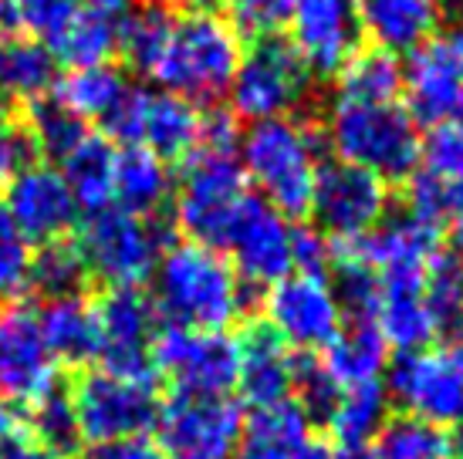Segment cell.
Returning <instances> with one entry per match:
<instances>
[{"mask_svg": "<svg viewBox=\"0 0 463 459\" xmlns=\"http://www.w3.org/2000/svg\"><path fill=\"white\" fill-rule=\"evenodd\" d=\"M453 4H457V7H463V0H453Z\"/></svg>", "mask_w": 463, "mask_h": 459, "instance_id": "94428289", "label": "cell"}, {"mask_svg": "<svg viewBox=\"0 0 463 459\" xmlns=\"http://www.w3.org/2000/svg\"><path fill=\"white\" fill-rule=\"evenodd\" d=\"M291 48L311 75H335L359 52L355 0H298L291 14Z\"/></svg>", "mask_w": 463, "mask_h": 459, "instance_id": "ffe728a7", "label": "cell"}, {"mask_svg": "<svg viewBox=\"0 0 463 459\" xmlns=\"http://www.w3.org/2000/svg\"><path fill=\"white\" fill-rule=\"evenodd\" d=\"M85 136H89L85 122H78L75 115L65 112L52 95L41 102H31V108H27L24 139L31 145V153H38L52 166H58Z\"/></svg>", "mask_w": 463, "mask_h": 459, "instance_id": "e575fe53", "label": "cell"}, {"mask_svg": "<svg viewBox=\"0 0 463 459\" xmlns=\"http://www.w3.org/2000/svg\"><path fill=\"white\" fill-rule=\"evenodd\" d=\"M247 196L250 190H247L244 169L237 163V153L196 149L183 163L180 186L173 196V213L190 243L223 250L227 230Z\"/></svg>", "mask_w": 463, "mask_h": 459, "instance_id": "5b68a950", "label": "cell"}, {"mask_svg": "<svg viewBox=\"0 0 463 459\" xmlns=\"http://www.w3.org/2000/svg\"><path fill=\"white\" fill-rule=\"evenodd\" d=\"M355 21L373 48L410 54L439 34L443 0H355Z\"/></svg>", "mask_w": 463, "mask_h": 459, "instance_id": "7402d4cb", "label": "cell"}, {"mask_svg": "<svg viewBox=\"0 0 463 459\" xmlns=\"http://www.w3.org/2000/svg\"><path fill=\"white\" fill-rule=\"evenodd\" d=\"M126 95H129V85L112 64L75 68L65 78H58L52 89L54 102L75 115L78 122H105L122 105Z\"/></svg>", "mask_w": 463, "mask_h": 459, "instance_id": "4dcf8cb0", "label": "cell"}, {"mask_svg": "<svg viewBox=\"0 0 463 459\" xmlns=\"http://www.w3.org/2000/svg\"><path fill=\"white\" fill-rule=\"evenodd\" d=\"M453 233V243H457V254H463V179L447 186V220H443Z\"/></svg>", "mask_w": 463, "mask_h": 459, "instance_id": "681fc988", "label": "cell"}, {"mask_svg": "<svg viewBox=\"0 0 463 459\" xmlns=\"http://www.w3.org/2000/svg\"><path fill=\"white\" fill-rule=\"evenodd\" d=\"M318 369L335 389H352V385L379 382V375L389 365V344L373 321L352 318L342 324V332L335 334L332 344H325L318 351Z\"/></svg>", "mask_w": 463, "mask_h": 459, "instance_id": "cb8c5ba5", "label": "cell"}, {"mask_svg": "<svg viewBox=\"0 0 463 459\" xmlns=\"http://www.w3.org/2000/svg\"><path fill=\"white\" fill-rule=\"evenodd\" d=\"M244 58V41L227 17L196 11L176 17L166 52L153 71L163 91L183 95L190 102H217L231 91L237 64Z\"/></svg>", "mask_w": 463, "mask_h": 459, "instance_id": "277c9868", "label": "cell"}, {"mask_svg": "<svg viewBox=\"0 0 463 459\" xmlns=\"http://www.w3.org/2000/svg\"><path fill=\"white\" fill-rule=\"evenodd\" d=\"M457 456H463V439L457 443Z\"/></svg>", "mask_w": 463, "mask_h": 459, "instance_id": "91938a15", "label": "cell"}, {"mask_svg": "<svg viewBox=\"0 0 463 459\" xmlns=\"http://www.w3.org/2000/svg\"><path fill=\"white\" fill-rule=\"evenodd\" d=\"M402 95V64L396 54L365 48L355 52L335 71V98L342 102H399Z\"/></svg>", "mask_w": 463, "mask_h": 459, "instance_id": "1f68e13d", "label": "cell"}, {"mask_svg": "<svg viewBox=\"0 0 463 459\" xmlns=\"http://www.w3.org/2000/svg\"><path fill=\"white\" fill-rule=\"evenodd\" d=\"M325 145L338 163L375 173L386 183L420 169V128L402 102H342L335 98L325 122Z\"/></svg>", "mask_w": 463, "mask_h": 459, "instance_id": "3957f363", "label": "cell"}, {"mask_svg": "<svg viewBox=\"0 0 463 459\" xmlns=\"http://www.w3.org/2000/svg\"><path fill=\"white\" fill-rule=\"evenodd\" d=\"M166 4L180 7V11H186V14H196V11H210L213 0H166Z\"/></svg>", "mask_w": 463, "mask_h": 459, "instance_id": "db71d44e", "label": "cell"}, {"mask_svg": "<svg viewBox=\"0 0 463 459\" xmlns=\"http://www.w3.org/2000/svg\"><path fill=\"white\" fill-rule=\"evenodd\" d=\"M4 217L24 233V240L58 243L78 223V203L68 190L61 169L52 163H27L21 173H14L4 186Z\"/></svg>", "mask_w": 463, "mask_h": 459, "instance_id": "e0dca14e", "label": "cell"}, {"mask_svg": "<svg viewBox=\"0 0 463 459\" xmlns=\"http://www.w3.org/2000/svg\"><path fill=\"white\" fill-rule=\"evenodd\" d=\"M85 281V264L71 240L44 243V250L34 254V270H31V287L44 291V297H65V294H81Z\"/></svg>", "mask_w": 463, "mask_h": 459, "instance_id": "8d00e7d4", "label": "cell"}, {"mask_svg": "<svg viewBox=\"0 0 463 459\" xmlns=\"http://www.w3.org/2000/svg\"><path fill=\"white\" fill-rule=\"evenodd\" d=\"M95 321H99V361H102V369L153 379L149 344H153V334L159 332L153 301L136 287L105 291L95 301Z\"/></svg>", "mask_w": 463, "mask_h": 459, "instance_id": "d6986e66", "label": "cell"}, {"mask_svg": "<svg viewBox=\"0 0 463 459\" xmlns=\"http://www.w3.org/2000/svg\"><path fill=\"white\" fill-rule=\"evenodd\" d=\"M386 396L402 408L439 429L463 426V369L447 348L406 351L389 365Z\"/></svg>", "mask_w": 463, "mask_h": 459, "instance_id": "5bb4252c", "label": "cell"}, {"mask_svg": "<svg viewBox=\"0 0 463 459\" xmlns=\"http://www.w3.org/2000/svg\"><path fill=\"white\" fill-rule=\"evenodd\" d=\"M237 163L247 186L258 190V200L274 206L281 217L301 220L322 169V136L295 115L250 122L247 132H241Z\"/></svg>", "mask_w": 463, "mask_h": 459, "instance_id": "7a4b0ae2", "label": "cell"}, {"mask_svg": "<svg viewBox=\"0 0 463 459\" xmlns=\"http://www.w3.org/2000/svg\"><path fill=\"white\" fill-rule=\"evenodd\" d=\"M78 0H11L14 27H24L27 38L48 41L78 11Z\"/></svg>", "mask_w": 463, "mask_h": 459, "instance_id": "b9f144b4", "label": "cell"}, {"mask_svg": "<svg viewBox=\"0 0 463 459\" xmlns=\"http://www.w3.org/2000/svg\"><path fill=\"white\" fill-rule=\"evenodd\" d=\"M159 449L166 459H233L244 412L227 396H183L173 392L156 412Z\"/></svg>", "mask_w": 463, "mask_h": 459, "instance_id": "7c38bea8", "label": "cell"}, {"mask_svg": "<svg viewBox=\"0 0 463 459\" xmlns=\"http://www.w3.org/2000/svg\"><path fill=\"white\" fill-rule=\"evenodd\" d=\"M58 389L52 358L34 307L11 301L0 311V398L7 406H34Z\"/></svg>", "mask_w": 463, "mask_h": 459, "instance_id": "2e32d148", "label": "cell"}, {"mask_svg": "<svg viewBox=\"0 0 463 459\" xmlns=\"http://www.w3.org/2000/svg\"><path fill=\"white\" fill-rule=\"evenodd\" d=\"M75 408L78 436L91 446H109L118 439L146 436L156 426L159 398L149 375L91 369L68 392Z\"/></svg>", "mask_w": 463, "mask_h": 459, "instance_id": "52a82bcc", "label": "cell"}, {"mask_svg": "<svg viewBox=\"0 0 463 459\" xmlns=\"http://www.w3.org/2000/svg\"><path fill=\"white\" fill-rule=\"evenodd\" d=\"M237 338L227 332H194L166 324L149 344L153 371H159L173 392L183 396H227L237 389Z\"/></svg>", "mask_w": 463, "mask_h": 459, "instance_id": "30bf717a", "label": "cell"}, {"mask_svg": "<svg viewBox=\"0 0 463 459\" xmlns=\"http://www.w3.org/2000/svg\"><path fill=\"white\" fill-rule=\"evenodd\" d=\"M402 213L412 220H423L430 227H443V220H447V186L423 169H416L406 179V210Z\"/></svg>", "mask_w": 463, "mask_h": 459, "instance_id": "7bdbcfd3", "label": "cell"}, {"mask_svg": "<svg viewBox=\"0 0 463 459\" xmlns=\"http://www.w3.org/2000/svg\"><path fill=\"white\" fill-rule=\"evenodd\" d=\"M85 11H95V14H105V17H116L118 14H129L136 7V0H78Z\"/></svg>", "mask_w": 463, "mask_h": 459, "instance_id": "f907efd6", "label": "cell"}, {"mask_svg": "<svg viewBox=\"0 0 463 459\" xmlns=\"http://www.w3.org/2000/svg\"><path fill=\"white\" fill-rule=\"evenodd\" d=\"M237 351H241L237 389H241L244 402L264 408L295 396L301 355L295 348H288L268 324H250L244 338H237Z\"/></svg>", "mask_w": 463, "mask_h": 459, "instance_id": "44dd1931", "label": "cell"}, {"mask_svg": "<svg viewBox=\"0 0 463 459\" xmlns=\"http://www.w3.org/2000/svg\"><path fill=\"white\" fill-rule=\"evenodd\" d=\"M308 213L328 240H359L389 217V183L348 163H322Z\"/></svg>", "mask_w": 463, "mask_h": 459, "instance_id": "4fadbf2b", "label": "cell"}, {"mask_svg": "<svg viewBox=\"0 0 463 459\" xmlns=\"http://www.w3.org/2000/svg\"><path fill=\"white\" fill-rule=\"evenodd\" d=\"M21 433V419H17V408L7 406L4 398H0V443H7L11 436Z\"/></svg>", "mask_w": 463, "mask_h": 459, "instance_id": "816d5d0a", "label": "cell"}, {"mask_svg": "<svg viewBox=\"0 0 463 459\" xmlns=\"http://www.w3.org/2000/svg\"><path fill=\"white\" fill-rule=\"evenodd\" d=\"M116 142L102 132H89L75 149L58 163L68 190L75 196L81 213H99L112 206V183H116Z\"/></svg>", "mask_w": 463, "mask_h": 459, "instance_id": "4316f807", "label": "cell"}, {"mask_svg": "<svg viewBox=\"0 0 463 459\" xmlns=\"http://www.w3.org/2000/svg\"><path fill=\"white\" fill-rule=\"evenodd\" d=\"M105 139L118 145H142L159 159H186L200 145V105L173 91L129 89L116 112L102 122Z\"/></svg>", "mask_w": 463, "mask_h": 459, "instance_id": "9c48e42d", "label": "cell"}, {"mask_svg": "<svg viewBox=\"0 0 463 459\" xmlns=\"http://www.w3.org/2000/svg\"><path fill=\"white\" fill-rule=\"evenodd\" d=\"M426 307L437 321L439 334L463 332V254L439 250L426 270Z\"/></svg>", "mask_w": 463, "mask_h": 459, "instance_id": "d590c367", "label": "cell"}, {"mask_svg": "<svg viewBox=\"0 0 463 459\" xmlns=\"http://www.w3.org/2000/svg\"><path fill=\"white\" fill-rule=\"evenodd\" d=\"M375 456L379 459H460L457 439L450 429H439L433 422L416 416H392L383 422L375 436Z\"/></svg>", "mask_w": 463, "mask_h": 459, "instance_id": "836d02e7", "label": "cell"}, {"mask_svg": "<svg viewBox=\"0 0 463 459\" xmlns=\"http://www.w3.org/2000/svg\"><path fill=\"white\" fill-rule=\"evenodd\" d=\"M402 95L416 122L439 126L463 102V24L437 34L402 64Z\"/></svg>", "mask_w": 463, "mask_h": 459, "instance_id": "ac0fdd59", "label": "cell"}, {"mask_svg": "<svg viewBox=\"0 0 463 459\" xmlns=\"http://www.w3.org/2000/svg\"><path fill=\"white\" fill-rule=\"evenodd\" d=\"M311 85L308 64L298 58L288 41L268 38L244 52L231 81V105L237 118L268 122L284 118L305 102Z\"/></svg>", "mask_w": 463, "mask_h": 459, "instance_id": "8fae6325", "label": "cell"}, {"mask_svg": "<svg viewBox=\"0 0 463 459\" xmlns=\"http://www.w3.org/2000/svg\"><path fill=\"white\" fill-rule=\"evenodd\" d=\"M305 459H335V453H332V446H328V443L315 439V446L305 453Z\"/></svg>", "mask_w": 463, "mask_h": 459, "instance_id": "9f6ffc18", "label": "cell"}, {"mask_svg": "<svg viewBox=\"0 0 463 459\" xmlns=\"http://www.w3.org/2000/svg\"><path fill=\"white\" fill-rule=\"evenodd\" d=\"M31 436H34L38 443H44V446L58 449L61 456H68V453L81 443L75 408H71L68 392H61V385H58L54 392H48L41 402L31 406Z\"/></svg>", "mask_w": 463, "mask_h": 459, "instance_id": "74e56055", "label": "cell"}, {"mask_svg": "<svg viewBox=\"0 0 463 459\" xmlns=\"http://www.w3.org/2000/svg\"><path fill=\"white\" fill-rule=\"evenodd\" d=\"M389 396L383 382L352 385V389H338L332 406L325 408V433L338 449H362L369 446L383 422H386Z\"/></svg>", "mask_w": 463, "mask_h": 459, "instance_id": "83f0119b", "label": "cell"}, {"mask_svg": "<svg viewBox=\"0 0 463 459\" xmlns=\"http://www.w3.org/2000/svg\"><path fill=\"white\" fill-rule=\"evenodd\" d=\"M264 324L298 355H311L342 332L345 307L328 274L291 270L264 294Z\"/></svg>", "mask_w": 463, "mask_h": 459, "instance_id": "ba28073f", "label": "cell"}, {"mask_svg": "<svg viewBox=\"0 0 463 459\" xmlns=\"http://www.w3.org/2000/svg\"><path fill=\"white\" fill-rule=\"evenodd\" d=\"M173 196L169 163L142 145H122L116 155V183H112V206L153 220Z\"/></svg>", "mask_w": 463, "mask_h": 459, "instance_id": "484cf974", "label": "cell"}, {"mask_svg": "<svg viewBox=\"0 0 463 459\" xmlns=\"http://www.w3.org/2000/svg\"><path fill=\"white\" fill-rule=\"evenodd\" d=\"M176 24V17L169 14L163 4H142L132 7L122 21H118V54H126V61L139 71V75L153 78L156 64L166 52L169 31Z\"/></svg>", "mask_w": 463, "mask_h": 459, "instance_id": "d6a6232c", "label": "cell"}, {"mask_svg": "<svg viewBox=\"0 0 463 459\" xmlns=\"http://www.w3.org/2000/svg\"><path fill=\"white\" fill-rule=\"evenodd\" d=\"M447 351L453 355V361L463 369V332H457V334H450V344H447Z\"/></svg>", "mask_w": 463, "mask_h": 459, "instance_id": "6f0895ef", "label": "cell"}, {"mask_svg": "<svg viewBox=\"0 0 463 459\" xmlns=\"http://www.w3.org/2000/svg\"><path fill=\"white\" fill-rule=\"evenodd\" d=\"M335 459H379V456H375V449L362 446V449H342V453H335Z\"/></svg>", "mask_w": 463, "mask_h": 459, "instance_id": "11a10c76", "label": "cell"}, {"mask_svg": "<svg viewBox=\"0 0 463 459\" xmlns=\"http://www.w3.org/2000/svg\"><path fill=\"white\" fill-rule=\"evenodd\" d=\"M156 314L194 332H227L247 307L244 281L231 260L203 243H173L153 274Z\"/></svg>", "mask_w": 463, "mask_h": 459, "instance_id": "6da1fadb", "label": "cell"}, {"mask_svg": "<svg viewBox=\"0 0 463 459\" xmlns=\"http://www.w3.org/2000/svg\"><path fill=\"white\" fill-rule=\"evenodd\" d=\"M91 459H166L159 443H153L149 436H132V439H118L109 446H95Z\"/></svg>", "mask_w": 463, "mask_h": 459, "instance_id": "7dc6e473", "label": "cell"}, {"mask_svg": "<svg viewBox=\"0 0 463 459\" xmlns=\"http://www.w3.org/2000/svg\"><path fill=\"white\" fill-rule=\"evenodd\" d=\"M423 173L439 179L443 186H453L463 179V126L460 122H439L430 128L420 149Z\"/></svg>", "mask_w": 463, "mask_h": 459, "instance_id": "60d3db41", "label": "cell"}, {"mask_svg": "<svg viewBox=\"0 0 463 459\" xmlns=\"http://www.w3.org/2000/svg\"><path fill=\"white\" fill-rule=\"evenodd\" d=\"M223 250L241 281L270 287L295 270V227L250 192L227 230Z\"/></svg>", "mask_w": 463, "mask_h": 459, "instance_id": "9a60e30c", "label": "cell"}, {"mask_svg": "<svg viewBox=\"0 0 463 459\" xmlns=\"http://www.w3.org/2000/svg\"><path fill=\"white\" fill-rule=\"evenodd\" d=\"M14 31V14H11V0H0V41L11 38Z\"/></svg>", "mask_w": 463, "mask_h": 459, "instance_id": "f5cc1de1", "label": "cell"}, {"mask_svg": "<svg viewBox=\"0 0 463 459\" xmlns=\"http://www.w3.org/2000/svg\"><path fill=\"white\" fill-rule=\"evenodd\" d=\"M241 145V128H237V115L213 108L203 112V128H200V145L206 153H237Z\"/></svg>", "mask_w": 463, "mask_h": 459, "instance_id": "ee69618b", "label": "cell"}, {"mask_svg": "<svg viewBox=\"0 0 463 459\" xmlns=\"http://www.w3.org/2000/svg\"><path fill=\"white\" fill-rule=\"evenodd\" d=\"M0 459H65L58 449L38 443L31 433H17L7 443H0Z\"/></svg>", "mask_w": 463, "mask_h": 459, "instance_id": "c3c4849f", "label": "cell"}, {"mask_svg": "<svg viewBox=\"0 0 463 459\" xmlns=\"http://www.w3.org/2000/svg\"><path fill=\"white\" fill-rule=\"evenodd\" d=\"M0 126H7V98L0 95Z\"/></svg>", "mask_w": 463, "mask_h": 459, "instance_id": "680465c9", "label": "cell"}, {"mask_svg": "<svg viewBox=\"0 0 463 459\" xmlns=\"http://www.w3.org/2000/svg\"><path fill=\"white\" fill-rule=\"evenodd\" d=\"M78 254L85 264V274L99 277L109 291H139L146 281H153L156 264L166 250V243L153 227V220L126 213L118 206L99 210L78 230Z\"/></svg>", "mask_w": 463, "mask_h": 459, "instance_id": "8992f818", "label": "cell"}, {"mask_svg": "<svg viewBox=\"0 0 463 459\" xmlns=\"http://www.w3.org/2000/svg\"><path fill=\"white\" fill-rule=\"evenodd\" d=\"M332 264V240L318 227H295V270L328 274Z\"/></svg>", "mask_w": 463, "mask_h": 459, "instance_id": "f6af8a7d", "label": "cell"}, {"mask_svg": "<svg viewBox=\"0 0 463 459\" xmlns=\"http://www.w3.org/2000/svg\"><path fill=\"white\" fill-rule=\"evenodd\" d=\"M58 81V61L52 58L48 44L34 38L0 41V95L21 98V102H41L48 98Z\"/></svg>", "mask_w": 463, "mask_h": 459, "instance_id": "f546056e", "label": "cell"}, {"mask_svg": "<svg viewBox=\"0 0 463 459\" xmlns=\"http://www.w3.org/2000/svg\"><path fill=\"white\" fill-rule=\"evenodd\" d=\"M318 436L311 433V416L295 398L254 408L244 419L233 459H305Z\"/></svg>", "mask_w": 463, "mask_h": 459, "instance_id": "603a6c76", "label": "cell"}, {"mask_svg": "<svg viewBox=\"0 0 463 459\" xmlns=\"http://www.w3.org/2000/svg\"><path fill=\"white\" fill-rule=\"evenodd\" d=\"M44 44L54 61L68 64V71L99 68V64L112 61V54H118V21L78 7Z\"/></svg>", "mask_w": 463, "mask_h": 459, "instance_id": "f1b7e54d", "label": "cell"}, {"mask_svg": "<svg viewBox=\"0 0 463 459\" xmlns=\"http://www.w3.org/2000/svg\"><path fill=\"white\" fill-rule=\"evenodd\" d=\"M31 270L34 247L0 210V301H17L24 291H31Z\"/></svg>", "mask_w": 463, "mask_h": 459, "instance_id": "ab89813d", "label": "cell"}, {"mask_svg": "<svg viewBox=\"0 0 463 459\" xmlns=\"http://www.w3.org/2000/svg\"><path fill=\"white\" fill-rule=\"evenodd\" d=\"M298 0H223L227 21L241 38L268 41L291 24Z\"/></svg>", "mask_w": 463, "mask_h": 459, "instance_id": "f35d334b", "label": "cell"}, {"mask_svg": "<svg viewBox=\"0 0 463 459\" xmlns=\"http://www.w3.org/2000/svg\"><path fill=\"white\" fill-rule=\"evenodd\" d=\"M31 159V145H27L24 132L0 126V186L11 183L14 173H21Z\"/></svg>", "mask_w": 463, "mask_h": 459, "instance_id": "bcb514c9", "label": "cell"}, {"mask_svg": "<svg viewBox=\"0 0 463 459\" xmlns=\"http://www.w3.org/2000/svg\"><path fill=\"white\" fill-rule=\"evenodd\" d=\"M38 324L58 365H89L99 358V321L85 294L48 297L38 311Z\"/></svg>", "mask_w": 463, "mask_h": 459, "instance_id": "d4e9b609", "label": "cell"}]
</instances>
